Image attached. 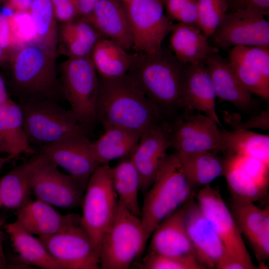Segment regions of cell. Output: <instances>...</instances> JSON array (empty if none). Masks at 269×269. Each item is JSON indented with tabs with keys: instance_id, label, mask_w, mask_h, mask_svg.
Listing matches in <instances>:
<instances>
[{
	"instance_id": "6da1fadb",
	"label": "cell",
	"mask_w": 269,
	"mask_h": 269,
	"mask_svg": "<svg viewBox=\"0 0 269 269\" xmlns=\"http://www.w3.org/2000/svg\"><path fill=\"white\" fill-rule=\"evenodd\" d=\"M97 122L140 134L158 124L159 109L127 73L116 79L99 78Z\"/></svg>"
},
{
	"instance_id": "7a4b0ae2",
	"label": "cell",
	"mask_w": 269,
	"mask_h": 269,
	"mask_svg": "<svg viewBox=\"0 0 269 269\" xmlns=\"http://www.w3.org/2000/svg\"><path fill=\"white\" fill-rule=\"evenodd\" d=\"M188 64L162 48L154 54L132 53L128 73L159 109L177 106Z\"/></svg>"
},
{
	"instance_id": "3957f363",
	"label": "cell",
	"mask_w": 269,
	"mask_h": 269,
	"mask_svg": "<svg viewBox=\"0 0 269 269\" xmlns=\"http://www.w3.org/2000/svg\"><path fill=\"white\" fill-rule=\"evenodd\" d=\"M55 51L35 40L22 44L10 55L13 82L22 103L55 100L59 87Z\"/></svg>"
},
{
	"instance_id": "277c9868",
	"label": "cell",
	"mask_w": 269,
	"mask_h": 269,
	"mask_svg": "<svg viewBox=\"0 0 269 269\" xmlns=\"http://www.w3.org/2000/svg\"><path fill=\"white\" fill-rule=\"evenodd\" d=\"M192 188L176 153L167 155L144 194L140 219L147 239L164 219L190 198Z\"/></svg>"
},
{
	"instance_id": "5b68a950",
	"label": "cell",
	"mask_w": 269,
	"mask_h": 269,
	"mask_svg": "<svg viewBox=\"0 0 269 269\" xmlns=\"http://www.w3.org/2000/svg\"><path fill=\"white\" fill-rule=\"evenodd\" d=\"M147 240L140 218L118 202L114 218L100 244V268H129L141 253Z\"/></svg>"
},
{
	"instance_id": "8992f818",
	"label": "cell",
	"mask_w": 269,
	"mask_h": 269,
	"mask_svg": "<svg viewBox=\"0 0 269 269\" xmlns=\"http://www.w3.org/2000/svg\"><path fill=\"white\" fill-rule=\"evenodd\" d=\"M24 130L29 144L39 147L73 134L87 132L71 110L55 100L43 99L22 103Z\"/></svg>"
},
{
	"instance_id": "52a82bcc",
	"label": "cell",
	"mask_w": 269,
	"mask_h": 269,
	"mask_svg": "<svg viewBox=\"0 0 269 269\" xmlns=\"http://www.w3.org/2000/svg\"><path fill=\"white\" fill-rule=\"evenodd\" d=\"M62 90L71 111L88 130L97 122L98 74L90 56L69 57L61 67Z\"/></svg>"
},
{
	"instance_id": "ba28073f",
	"label": "cell",
	"mask_w": 269,
	"mask_h": 269,
	"mask_svg": "<svg viewBox=\"0 0 269 269\" xmlns=\"http://www.w3.org/2000/svg\"><path fill=\"white\" fill-rule=\"evenodd\" d=\"M118 202L112 184L111 167L109 164L98 165L86 187L81 205V222L99 249L114 218Z\"/></svg>"
},
{
	"instance_id": "9c48e42d",
	"label": "cell",
	"mask_w": 269,
	"mask_h": 269,
	"mask_svg": "<svg viewBox=\"0 0 269 269\" xmlns=\"http://www.w3.org/2000/svg\"><path fill=\"white\" fill-rule=\"evenodd\" d=\"M129 21L135 52L154 54L173 25L158 0H131L123 3Z\"/></svg>"
},
{
	"instance_id": "30bf717a",
	"label": "cell",
	"mask_w": 269,
	"mask_h": 269,
	"mask_svg": "<svg viewBox=\"0 0 269 269\" xmlns=\"http://www.w3.org/2000/svg\"><path fill=\"white\" fill-rule=\"evenodd\" d=\"M197 201L200 210L211 222L223 244L225 251L223 256L242 262L248 269H257L231 211L219 190L210 184L202 187L197 194Z\"/></svg>"
},
{
	"instance_id": "8fae6325",
	"label": "cell",
	"mask_w": 269,
	"mask_h": 269,
	"mask_svg": "<svg viewBox=\"0 0 269 269\" xmlns=\"http://www.w3.org/2000/svg\"><path fill=\"white\" fill-rule=\"evenodd\" d=\"M38 238L64 269H101L99 249L81 221L61 232Z\"/></svg>"
},
{
	"instance_id": "7c38bea8",
	"label": "cell",
	"mask_w": 269,
	"mask_h": 269,
	"mask_svg": "<svg viewBox=\"0 0 269 269\" xmlns=\"http://www.w3.org/2000/svg\"><path fill=\"white\" fill-rule=\"evenodd\" d=\"M210 37L214 46L223 50L237 46L269 48V23L253 11L228 12Z\"/></svg>"
},
{
	"instance_id": "4fadbf2b",
	"label": "cell",
	"mask_w": 269,
	"mask_h": 269,
	"mask_svg": "<svg viewBox=\"0 0 269 269\" xmlns=\"http://www.w3.org/2000/svg\"><path fill=\"white\" fill-rule=\"evenodd\" d=\"M224 163L223 175L234 199L255 202L267 194L269 162L247 156L230 155Z\"/></svg>"
},
{
	"instance_id": "5bb4252c",
	"label": "cell",
	"mask_w": 269,
	"mask_h": 269,
	"mask_svg": "<svg viewBox=\"0 0 269 269\" xmlns=\"http://www.w3.org/2000/svg\"><path fill=\"white\" fill-rule=\"evenodd\" d=\"M38 152L48 160L87 186L97 167L92 141L87 132H78L53 143L39 147Z\"/></svg>"
},
{
	"instance_id": "9a60e30c",
	"label": "cell",
	"mask_w": 269,
	"mask_h": 269,
	"mask_svg": "<svg viewBox=\"0 0 269 269\" xmlns=\"http://www.w3.org/2000/svg\"><path fill=\"white\" fill-rule=\"evenodd\" d=\"M86 186L58 169L49 160L36 171L32 182V193L36 199L53 206L73 209L81 206Z\"/></svg>"
},
{
	"instance_id": "2e32d148",
	"label": "cell",
	"mask_w": 269,
	"mask_h": 269,
	"mask_svg": "<svg viewBox=\"0 0 269 269\" xmlns=\"http://www.w3.org/2000/svg\"><path fill=\"white\" fill-rule=\"evenodd\" d=\"M187 203L183 205L185 227L196 258L205 269L216 268L224 253L223 244L197 203Z\"/></svg>"
},
{
	"instance_id": "e0dca14e",
	"label": "cell",
	"mask_w": 269,
	"mask_h": 269,
	"mask_svg": "<svg viewBox=\"0 0 269 269\" xmlns=\"http://www.w3.org/2000/svg\"><path fill=\"white\" fill-rule=\"evenodd\" d=\"M219 126L204 114L180 121L169 133L170 146L179 152L220 150L221 130Z\"/></svg>"
},
{
	"instance_id": "ac0fdd59",
	"label": "cell",
	"mask_w": 269,
	"mask_h": 269,
	"mask_svg": "<svg viewBox=\"0 0 269 269\" xmlns=\"http://www.w3.org/2000/svg\"><path fill=\"white\" fill-rule=\"evenodd\" d=\"M169 146V133L158 124L141 135L130 158L138 172L140 191L143 194L153 182Z\"/></svg>"
},
{
	"instance_id": "d6986e66",
	"label": "cell",
	"mask_w": 269,
	"mask_h": 269,
	"mask_svg": "<svg viewBox=\"0 0 269 269\" xmlns=\"http://www.w3.org/2000/svg\"><path fill=\"white\" fill-rule=\"evenodd\" d=\"M16 221L25 231L38 238L58 233L81 221V216L63 215L53 206L36 199L16 210Z\"/></svg>"
},
{
	"instance_id": "ffe728a7",
	"label": "cell",
	"mask_w": 269,
	"mask_h": 269,
	"mask_svg": "<svg viewBox=\"0 0 269 269\" xmlns=\"http://www.w3.org/2000/svg\"><path fill=\"white\" fill-rule=\"evenodd\" d=\"M217 96L204 60L189 64L177 106L196 110L212 118L220 126L216 112Z\"/></svg>"
},
{
	"instance_id": "44dd1931",
	"label": "cell",
	"mask_w": 269,
	"mask_h": 269,
	"mask_svg": "<svg viewBox=\"0 0 269 269\" xmlns=\"http://www.w3.org/2000/svg\"><path fill=\"white\" fill-rule=\"evenodd\" d=\"M234 199L232 213L242 235L248 240L260 262L269 257V207Z\"/></svg>"
},
{
	"instance_id": "7402d4cb",
	"label": "cell",
	"mask_w": 269,
	"mask_h": 269,
	"mask_svg": "<svg viewBox=\"0 0 269 269\" xmlns=\"http://www.w3.org/2000/svg\"><path fill=\"white\" fill-rule=\"evenodd\" d=\"M85 17L102 37L126 50L132 49L133 39L128 15L120 0H99Z\"/></svg>"
},
{
	"instance_id": "603a6c76",
	"label": "cell",
	"mask_w": 269,
	"mask_h": 269,
	"mask_svg": "<svg viewBox=\"0 0 269 269\" xmlns=\"http://www.w3.org/2000/svg\"><path fill=\"white\" fill-rule=\"evenodd\" d=\"M48 161L43 154L38 152L3 175L0 180L2 206L17 210L30 201L34 175Z\"/></svg>"
},
{
	"instance_id": "cb8c5ba5",
	"label": "cell",
	"mask_w": 269,
	"mask_h": 269,
	"mask_svg": "<svg viewBox=\"0 0 269 269\" xmlns=\"http://www.w3.org/2000/svg\"><path fill=\"white\" fill-rule=\"evenodd\" d=\"M151 236L149 252L171 257H195L186 229L183 205L164 219Z\"/></svg>"
},
{
	"instance_id": "d4e9b609",
	"label": "cell",
	"mask_w": 269,
	"mask_h": 269,
	"mask_svg": "<svg viewBox=\"0 0 269 269\" xmlns=\"http://www.w3.org/2000/svg\"><path fill=\"white\" fill-rule=\"evenodd\" d=\"M204 61L217 97L240 109H246L251 106V93L239 82L229 60L218 52L209 55Z\"/></svg>"
},
{
	"instance_id": "484cf974",
	"label": "cell",
	"mask_w": 269,
	"mask_h": 269,
	"mask_svg": "<svg viewBox=\"0 0 269 269\" xmlns=\"http://www.w3.org/2000/svg\"><path fill=\"white\" fill-rule=\"evenodd\" d=\"M0 148L1 153L14 158L35 153L24 130L21 107L11 99L0 106Z\"/></svg>"
},
{
	"instance_id": "4316f807",
	"label": "cell",
	"mask_w": 269,
	"mask_h": 269,
	"mask_svg": "<svg viewBox=\"0 0 269 269\" xmlns=\"http://www.w3.org/2000/svg\"><path fill=\"white\" fill-rule=\"evenodd\" d=\"M170 51L180 61L191 64L203 61L219 49L208 43L200 29L180 23L173 24L170 31Z\"/></svg>"
},
{
	"instance_id": "83f0119b",
	"label": "cell",
	"mask_w": 269,
	"mask_h": 269,
	"mask_svg": "<svg viewBox=\"0 0 269 269\" xmlns=\"http://www.w3.org/2000/svg\"><path fill=\"white\" fill-rule=\"evenodd\" d=\"M4 229L23 264L44 269H64L40 240L25 231L16 221L4 225Z\"/></svg>"
},
{
	"instance_id": "f1b7e54d",
	"label": "cell",
	"mask_w": 269,
	"mask_h": 269,
	"mask_svg": "<svg viewBox=\"0 0 269 269\" xmlns=\"http://www.w3.org/2000/svg\"><path fill=\"white\" fill-rule=\"evenodd\" d=\"M141 134L120 128L104 129V133L92 141L94 157L99 165L109 164L114 160L129 157L136 146Z\"/></svg>"
},
{
	"instance_id": "f546056e",
	"label": "cell",
	"mask_w": 269,
	"mask_h": 269,
	"mask_svg": "<svg viewBox=\"0 0 269 269\" xmlns=\"http://www.w3.org/2000/svg\"><path fill=\"white\" fill-rule=\"evenodd\" d=\"M90 58L100 78L113 79L128 73L132 53L110 39L102 37L94 46Z\"/></svg>"
},
{
	"instance_id": "4dcf8cb0",
	"label": "cell",
	"mask_w": 269,
	"mask_h": 269,
	"mask_svg": "<svg viewBox=\"0 0 269 269\" xmlns=\"http://www.w3.org/2000/svg\"><path fill=\"white\" fill-rule=\"evenodd\" d=\"M176 154L192 187L209 185L223 175L224 162L211 151L176 152Z\"/></svg>"
},
{
	"instance_id": "1f68e13d",
	"label": "cell",
	"mask_w": 269,
	"mask_h": 269,
	"mask_svg": "<svg viewBox=\"0 0 269 269\" xmlns=\"http://www.w3.org/2000/svg\"><path fill=\"white\" fill-rule=\"evenodd\" d=\"M220 150L269 162V136L249 130H221Z\"/></svg>"
},
{
	"instance_id": "d6a6232c",
	"label": "cell",
	"mask_w": 269,
	"mask_h": 269,
	"mask_svg": "<svg viewBox=\"0 0 269 269\" xmlns=\"http://www.w3.org/2000/svg\"><path fill=\"white\" fill-rule=\"evenodd\" d=\"M111 176L119 202L132 213L141 218L138 201L140 177L130 157L111 167Z\"/></svg>"
},
{
	"instance_id": "836d02e7",
	"label": "cell",
	"mask_w": 269,
	"mask_h": 269,
	"mask_svg": "<svg viewBox=\"0 0 269 269\" xmlns=\"http://www.w3.org/2000/svg\"><path fill=\"white\" fill-rule=\"evenodd\" d=\"M60 39L69 57L90 56L97 41L102 37L85 17L79 16L63 23Z\"/></svg>"
},
{
	"instance_id": "e575fe53",
	"label": "cell",
	"mask_w": 269,
	"mask_h": 269,
	"mask_svg": "<svg viewBox=\"0 0 269 269\" xmlns=\"http://www.w3.org/2000/svg\"><path fill=\"white\" fill-rule=\"evenodd\" d=\"M37 40L56 50L58 42L56 19L50 0H33L29 12Z\"/></svg>"
},
{
	"instance_id": "d590c367",
	"label": "cell",
	"mask_w": 269,
	"mask_h": 269,
	"mask_svg": "<svg viewBox=\"0 0 269 269\" xmlns=\"http://www.w3.org/2000/svg\"><path fill=\"white\" fill-rule=\"evenodd\" d=\"M230 65L239 82L250 93L264 99L269 98V79L254 66L229 56Z\"/></svg>"
},
{
	"instance_id": "8d00e7d4",
	"label": "cell",
	"mask_w": 269,
	"mask_h": 269,
	"mask_svg": "<svg viewBox=\"0 0 269 269\" xmlns=\"http://www.w3.org/2000/svg\"><path fill=\"white\" fill-rule=\"evenodd\" d=\"M197 3L198 26L208 39L227 13L229 0H197Z\"/></svg>"
},
{
	"instance_id": "74e56055",
	"label": "cell",
	"mask_w": 269,
	"mask_h": 269,
	"mask_svg": "<svg viewBox=\"0 0 269 269\" xmlns=\"http://www.w3.org/2000/svg\"><path fill=\"white\" fill-rule=\"evenodd\" d=\"M139 267L145 269H205L194 256L171 257L149 252Z\"/></svg>"
},
{
	"instance_id": "f35d334b",
	"label": "cell",
	"mask_w": 269,
	"mask_h": 269,
	"mask_svg": "<svg viewBox=\"0 0 269 269\" xmlns=\"http://www.w3.org/2000/svg\"><path fill=\"white\" fill-rule=\"evenodd\" d=\"M229 56L255 66L269 79V48L261 46H237L231 49Z\"/></svg>"
},
{
	"instance_id": "ab89813d",
	"label": "cell",
	"mask_w": 269,
	"mask_h": 269,
	"mask_svg": "<svg viewBox=\"0 0 269 269\" xmlns=\"http://www.w3.org/2000/svg\"><path fill=\"white\" fill-rule=\"evenodd\" d=\"M162 4L171 20L199 29L197 0H163Z\"/></svg>"
},
{
	"instance_id": "60d3db41",
	"label": "cell",
	"mask_w": 269,
	"mask_h": 269,
	"mask_svg": "<svg viewBox=\"0 0 269 269\" xmlns=\"http://www.w3.org/2000/svg\"><path fill=\"white\" fill-rule=\"evenodd\" d=\"M269 111L262 112L245 122H242L240 116L236 113L225 112V119L227 123L232 126L234 130H250L261 129L268 130L269 128Z\"/></svg>"
},
{
	"instance_id": "b9f144b4",
	"label": "cell",
	"mask_w": 269,
	"mask_h": 269,
	"mask_svg": "<svg viewBox=\"0 0 269 269\" xmlns=\"http://www.w3.org/2000/svg\"><path fill=\"white\" fill-rule=\"evenodd\" d=\"M57 20L63 23L79 16L76 0H50Z\"/></svg>"
},
{
	"instance_id": "7bdbcfd3",
	"label": "cell",
	"mask_w": 269,
	"mask_h": 269,
	"mask_svg": "<svg viewBox=\"0 0 269 269\" xmlns=\"http://www.w3.org/2000/svg\"><path fill=\"white\" fill-rule=\"evenodd\" d=\"M229 10H246L266 16L269 13V0H229Z\"/></svg>"
},
{
	"instance_id": "ee69618b",
	"label": "cell",
	"mask_w": 269,
	"mask_h": 269,
	"mask_svg": "<svg viewBox=\"0 0 269 269\" xmlns=\"http://www.w3.org/2000/svg\"><path fill=\"white\" fill-rule=\"evenodd\" d=\"M0 46L9 56L16 47L12 36L8 15L0 13Z\"/></svg>"
},
{
	"instance_id": "f6af8a7d",
	"label": "cell",
	"mask_w": 269,
	"mask_h": 269,
	"mask_svg": "<svg viewBox=\"0 0 269 269\" xmlns=\"http://www.w3.org/2000/svg\"><path fill=\"white\" fill-rule=\"evenodd\" d=\"M33 0H8L5 6L13 12L29 13Z\"/></svg>"
},
{
	"instance_id": "bcb514c9",
	"label": "cell",
	"mask_w": 269,
	"mask_h": 269,
	"mask_svg": "<svg viewBox=\"0 0 269 269\" xmlns=\"http://www.w3.org/2000/svg\"><path fill=\"white\" fill-rule=\"evenodd\" d=\"M99 0H76L79 16L86 17L92 11Z\"/></svg>"
},
{
	"instance_id": "7dc6e473",
	"label": "cell",
	"mask_w": 269,
	"mask_h": 269,
	"mask_svg": "<svg viewBox=\"0 0 269 269\" xmlns=\"http://www.w3.org/2000/svg\"><path fill=\"white\" fill-rule=\"evenodd\" d=\"M3 229V222L0 220V269H7L8 266L3 251L4 231H5Z\"/></svg>"
},
{
	"instance_id": "c3c4849f",
	"label": "cell",
	"mask_w": 269,
	"mask_h": 269,
	"mask_svg": "<svg viewBox=\"0 0 269 269\" xmlns=\"http://www.w3.org/2000/svg\"><path fill=\"white\" fill-rule=\"evenodd\" d=\"M10 99L4 82L0 74V106L5 103Z\"/></svg>"
},
{
	"instance_id": "681fc988",
	"label": "cell",
	"mask_w": 269,
	"mask_h": 269,
	"mask_svg": "<svg viewBox=\"0 0 269 269\" xmlns=\"http://www.w3.org/2000/svg\"><path fill=\"white\" fill-rule=\"evenodd\" d=\"M14 158L11 155H6L5 156L0 155V172L4 165Z\"/></svg>"
},
{
	"instance_id": "f907efd6",
	"label": "cell",
	"mask_w": 269,
	"mask_h": 269,
	"mask_svg": "<svg viewBox=\"0 0 269 269\" xmlns=\"http://www.w3.org/2000/svg\"><path fill=\"white\" fill-rule=\"evenodd\" d=\"M9 60V56L0 46V65L3 64Z\"/></svg>"
},
{
	"instance_id": "816d5d0a",
	"label": "cell",
	"mask_w": 269,
	"mask_h": 269,
	"mask_svg": "<svg viewBox=\"0 0 269 269\" xmlns=\"http://www.w3.org/2000/svg\"><path fill=\"white\" fill-rule=\"evenodd\" d=\"M8 0H0V3H6Z\"/></svg>"
},
{
	"instance_id": "f5cc1de1",
	"label": "cell",
	"mask_w": 269,
	"mask_h": 269,
	"mask_svg": "<svg viewBox=\"0 0 269 269\" xmlns=\"http://www.w3.org/2000/svg\"><path fill=\"white\" fill-rule=\"evenodd\" d=\"M121 2H122L123 3H127L128 2V1H129L130 0H120Z\"/></svg>"
},
{
	"instance_id": "db71d44e",
	"label": "cell",
	"mask_w": 269,
	"mask_h": 269,
	"mask_svg": "<svg viewBox=\"0 0 269 269\" xmlns=\"http://www.w3.org/2000/svg\"><path fill=\"white\" fill-rule=\"evenodd\" d=\"M1 206H2V203H1V198H0V207Z\"/></svg>"
},
{
	"instance_id": "11a10c76",
	"label": "cell",
	"mask_w": 269,
	"mask_h": 269,
	"mask_svg": "<svg viewBox=\"0 0 269 269\" xmlns=\"http://www.w3.org/2000/svg\"><path fill=\"white\" fill-rule=\"evenodd\" d=\"M159 0L160 1H161L162 3V0Z\"/></svg>"
},
{
	"instance_id": "9f6ffc18",
	"label": "cell",
	"mask_w": 269,
	"mask_h": 269,
	"mask_svg": "<svg viewBox=\"0 0 269 269\" xmlns=\"http://www.w3.org/2000/svg\"><path fill=\"white\" fill-rule=\"evenodd\" d=\"M0 153H1V151L0 148Z\"/></svg>"
}]
</instances>
